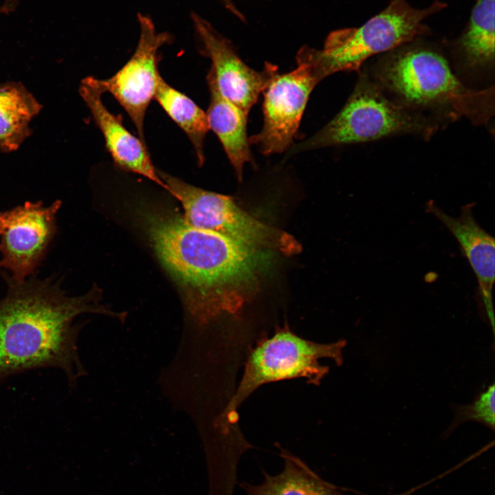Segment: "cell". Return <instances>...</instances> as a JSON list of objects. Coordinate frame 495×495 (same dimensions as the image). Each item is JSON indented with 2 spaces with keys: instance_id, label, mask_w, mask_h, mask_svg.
Instances as JSON below:
<instances>
[{
  "instance_id": "19",
  "label": "cell",
  "mask_w": 495,
  "mask_h": 495,
  "mask_svg": "<svg viewBox=\"0 0 495 495\" xmlns=\"http://www.w3.org/2000/svg\"><path fill=\"white\" fill-rule=\"evenodd\" d=\"M469 421L478 422L494 430L495 424L494 383L480 393L471 404L455 407L454 417L448 430H452L459 424Z\"/></svg>"
},
{
  "instance_id": "17",
  "label": "cell",
  "mask_w": 495,
  "mask_h": 495,
  "mask_svg": "<svg viewBox=\"0 0 495 495\" xmlns=\"http://www.w3.org/2000/svg\"><path fill=\"white\" fill-rule=\"evenodd\" d=\"M42 105L21 83H0V150L16 151L32 134L30 123Z\"/></svg>"
},
{
  "instance_id": "12",
  "label": "cell",
  "mask_w": 495,
  "mask_h": 495,
  "mask_svg": "<svg viewBox=\"0 0 495 495\" xmlns=\"http://www.w3.org/2000/svg\"><path fill=\"white\" fill-rule=\"evenodd\" d=\"M474 206L472 203L463 206L457 217L450 216L432 200L426 203V210L447 228L460 245L477 279L485 314L494 332L492 291L495 277V242L493 236L476 220Z\"/></svg>"
},
{
  "instance_id": "1",
  "label": "cell",
  "mask_w": 495,
  "mask_h": 495,
  "mask_svg": "<svg viewBox=\"0 0 495 495\" xmlns=\"http://www.w3.org/2000/svg\"><path fill=\"white\" fill-rule=\"evenodd\" d=\"M134 214L199 321L237 314L257 293L262 252L193 227L176 211L158 206L140 204Z\"/></svg>"
},
{
  "instance_id": "15",
  "label": "cell",
  "mask_w": 495,
  "mask_h": 495,
  "mask_svg": "<svg viewBox=\"0 0 495 495\" xmlns=\"http://www.w3.org/2000/svg\"><path fill=\"white\" fill-rule=\"evenodd\" d=\"M210 103L206 112L209 128L219 140L237 179H243L245 163L252 162L247 135L248 115L224 98L218 89L212 70L207 76Z\"/></svg>"
},
{
  "instance_id": "4",
  "label": "cell",
  "mask_w": 495,
  "mask_h": 495,
  "mask_svg": "<svg viewBox=\"0 0 495 495\" xmlns=\"http://www.w3.org/2000/svg\"><path fill=\"white\" fill-rule=\"evenodd\" d=\"M446 6L440 0L424 8L413 7L408 0H391L362 25L330 32L322 49H302L322 80L339 72H360L369 58L429 35L426 20Z\"/></svg>"
},
{
  "instance_id": "7",
  "label": "cell",
  "mask_w": 495,
  "mask_h": 495,
  "mask_svg": "<svg viewBox=\"0 0 495 495\" xmlns=\"http://www.w3.org/2000/svg\"><path fill=\"white\" fill-rule=\"evenodd\" d=\"M157 173L167 191L181 203L182 217L190 226L257 252L271 250L292 256L301 251L293 236L254 219L231 197L195 186L159 170Z\"/></svg>"
},
{
  "instance_id": "18",
  "label": "cell",
  "mask_w": 495,
  "mask_h": 495,
  "mask_svg": "<svg viewBox=\"0 0 495 495\" xmlns=\"http://www.w3.org/2000/svg\"><path fill=\"white\" fill-rule=\"evenodd\" d=\"M155 99L190 141L198 164L205 162L204 142L210 130L206 113L191 98L168 85L160 76Z\"/></svg>"
},
{
  "instance_id": "5",
  "label": "cell",
  "mask_w": 495,
  "mask_h": 495,
  "mask_svg": "<svg viewBox=\"0 0 495 495\" xmlns=\"http://www.w3.org/2000/svg\"><path fill=\"white\" fill-rule=\"evenodd\" d=\"M359 74L353 92L338 113L314 135L291 146L289 155L404 134L428 140L443 125L393 100L366 72Z\"/></svg>"
},
{
  "instance_id": "13",
  "label": "cell",
  "mask_w": 495,
  "mask_h": 495,
  "mask_svg": "<svg viewBox=\"0 0 495 495\" xmlns=\"http://www.w3.org/2000/svg\"><path fill=\"white\" fill-rule=\"evenodd\" d=\"M79 94L100 130L115 165L123 170L141 175L167 191L151 161L146 143L131 134L120 118L109 111L102 100V92L91 82L90 76L82 80Z\"/></svg>"
},
{
  "instance_id": "8",
  "label": "cell",
  "mask_w": 495,
  "mask_h": 495,
  "mask_svg": "<svg viewBox=\"0 0 495 495\" xmlns=\"http://www.w3.org/2000/svg\"><path fill=\"white\" fill-rule=\"evenodd\" d=\"M61 205L27 201L0 211V272L16 282L36 276L56 235Z\"/></svg>"
},
{
  "instance_id": "14",
  "label": "cell",
  "mask_w": 495,
  "mask_h": 495,
  "mask_svg": "<svg viewBox=\"0 0 495 495\" xmlns=\"http://www.w3.org/2000/svg\"><path fill=\"white\" fill-rule=\"evenodd\" d=\"M494 8L495 0H476L465 28L448 44L455 65L466 74L494 69Z\"/></svg>"
},
{
  "instance_id": "3",
  "label": "cell",
  "mask_w": 495,
  "mask_h": 495,
  "mask_svg": "<svg viewBox=\"0 0 495 495\" xmlns=\"http://www.w3.org/2000/svg\"><path fill=\"white\" fill-rule=\"evenodd\" d=\"M423 38L381 54L366 73L393 100L443 124L465 117L488 126L494 115V85L468 87L441 50Z\"/></svg>"
},
{
  "instance_id": "6",
  "label": "cell",
  "mask_w": 495,
  "mask_h": 495,
  "mask_svg": "<svg viewBox=\"0 0 495 495\" xmlns=\"http://www.w3.org/2000/svg\"><path fill=\"white\" fill-rule=\"evenodd\" d=\"M345 340L322 344L305 340L287 327L261 340L250 354L241 380L225 412V434L237 420L239 406L261 385L279 380L305 377L318 385L329 372L320 360L328 358L338 365L343 361Z\"/></svg>"
},
{
  "instance_id": "16",
  "label": "cell",
  "mask_w": 495,
  "mask_h": 495,
  "mask_svg": "<svg viewBox=\"0 0 495 495\" xmlns=\"http://www.w3.org/2000/svg\"><path fill=\"white\" fill-rule=\"evenodd\" d=\"M280 456L284 467L280 473L271 475L263 471L261 483L241 485L248 495H341L298 457L283 449Z\"/></svg>"
},
{
  "instance_id": "9",
  "label": "cell",
  "mask_w": 495,
  "mask_h": 495,
  "mask_svg": "<svg viewBox=\"0 0 495 495\" xmlns=\"http://www.w3.org/2000/svg\"><path fill=\"white\" fill-rule=\"evenodd\" d=\"M297 67L276 74L263 91V125L249 138L265 155L289 148L298 131L309 95L322 79L308 58L298 51Z\"/></svg>"
},
{
  "instance_id": "10",
  "label": "cell",
  "mask_w": 495,
  "mask_h": 495,
  "mask_svg": "<svg viewBox=\"0 0 495 495\" xmlns=\"http://www.w3.org/2000/svg\"><path fill=\"white\" fill-rule=\"evenodd\" d=\"M140 28L136 49L129 60L113 76L107 79L91 77V82L104 94L109 93L127 113L144 142V118L155 98L160 74L158 72L159 50L170 43L171 34L157 32L147 15L138 14Z\"/></svg>"
},
{
  "instance_id": "11",
  "label": "cell",
  "mask_w": 495,
  "mask_h": 495,
  "mask_svg": "<svg viewBox=\"0 0 495 495\" xmlns=\"http://www.w3.org/2000/svg\"><path fill=\"white\" fill-rule=\"evenodd\" d=\"M191 19L202 54L212 61L217 87L221 95L248 115L274 76L277 67L267 64L261 72L250 68L241 59L232 45L206 19L195 12Z\"/></svg>"
},
{
  "instance_id": "20",
  "label": "cell",
  "mask_w": 495,
  "mask_h": 495,
  "mask_svg": "<svg viewBox=\"0 0 495 495\" xmlns=\"http://www.w3.org/2000/svg\"><path fill=\"white\" fill-rule=\"evenodd\" d=\"M220 3L232 14L236 16L239 20L245 21V16L243 14L237 9L235 4L232 0H219Z\"/></svg>"
},
{
  "instance_id": "2",
  "label": "cell",
  "mask_w": 495,
  "mask_h": 495,
  "mask_svg": "<svg viewBox=\"0 0 495 495\" xmlns=\"http://www.w3.org/2000/svg\"><path fill=\"white\" fill-rule=\"evenodd\" d=\"M0 275L7 285L0 299V382L32 369L62 370L70 386L85 374L77 338L83 314L96 313L124 319L100 304V292L93 287L85 294L70 296L54 276H32L22 282Z\"/></svg>"
}]
</instances>
